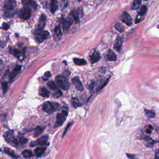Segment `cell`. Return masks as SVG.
Wrapping results in <instances>:
<instances>
[{
	"label": "cell",
	"instance_id": "31",
	"mask_svg": "<svg viewBox=\"0 0 159 159\" xmlns=\"http://www.w3.org/2000/svg\"><path fill=\"white\" fill-rule=\"evenodd\" d=\"M145 112L146 115V116H147L148 118H153L155 116V113L153 111H151V110L145 109Z\"/></svg>",
	"mask_w": 159,
	"mask_h": 159
},
{
	"label": "cell",
	"instance_id": "16",
	"mask_svg": "<svg viewBox=\"0 0 159 159\" xmlns=\"http://www.w3.org/2000/svg\"><path fill=\"white\" fill-rule=\"evenodd\" d=\"M73 22V19L71 17H68L63 22V30L66 32L69 29L70 27Z\"/></svg>",
	"mask_w": 159,
	"mask_h": 159
},
{
	"label": "cell",
	"instance_id": "36",
	"mask_svg": "<svg viewBox=\"0 0 159 159\" xmlns=\"http://www.w3.org/2000/svg\"><path fill=\"white\" fill-rule=\"evenodd\" d=\"M28 141V140L27 138H24V137H22L19 138V141H18V143H20L21 144H25V143H26Z\"/></svg>",
	"mask_w": 159,
	"mask_h": 159
},
{
	"label": "cell",
	"instance_id": "12",
	"mask_svg": "<svg viewBox=\"0 0 159 159\" xmlns=\"http://www.w3.org/2000/svg\"><path fill=\"white\" fill-rule=\"evenodd\" d=\"M147 11V7L146 5L142 6L141 10L138 14L137 16L136 17L135 20V23H138L142 21L143 19V16L146 14Z\"/></svg>",
	"mask_w": 159,
	"mask_h": 159
},
{
	"label": "cell",
	"instance_id": "27",
	"mask_svg": "<svg viewBox=\"0 0 159 159\" xmlns=\"http://www.w3.org/2000/svg\"><path fill=\"white\" fill-rule=\"evenodd\" d=\"M4 151L7 154H8V155L11 156L13 158H15V159L17 158V156H16V155L14 153V152L11 150V149L8 148V147H5V148H4Z\"/></svg>",
	"mask_w": 159,
	"mask_h": 159
},
{
	"label": "cell",
	"instance_id": "25",
	"mask_svg": "<svg viewBox=\"0 0 159 159\" xmlns=\"http://www.w3.org/2000/svg\"><path fill=\"white\" fill-rule=\"evenodd\" d=\"M142 2L141 1H134L133 2L131 6V9L132 10H137L139 9L142 5Z\"/></svg>",
	"mask_w": 159,
	"mask_h": 159
},
{
	"label": "cell",
	"instance_id": "2",
	"mask_svg": "<svg viewBox=\"0 0 159 159\" xmlns=\"http://www.w3.org/2000/svg\"><path fill=\"white\" fill-rule=\"evenodd\" d=\"M56 81L57 86L65 91H68L70 88L68 80L64 76L57 75L56 77Z\"/></svg>",
	"mask_w": 159,
	"mask_h": 159
},
{
	"label": "cell",
	"instance_id": "11",
	"mask_svg": "<svg viewBox=\"0 0 159 159\" xmlns=\"http://www.w3.org/2000/svg\"><path fill=\"white\" fill-rule=\"evenodd\" d=\"M22 66L20 65H16L14 69L13 70L9 76V82H12V81L15 79V77H16L18 74L19 73L22 69Z\"/></svg>",
	"mask_w": 159,
	"mask_h": 159
},
{
	"label": "cell",
	"instance_id": "20",
	"mask_svg": "<svg viewBox=\"0 0 159 159\" xmlns=\"http://www.w3.org/2000/svg\"><path fill=\"white\" fill-rule=\"evenodd\" d=\"M46 148L45 147H40L36 148L35 150V155L37 157H40L44 154Z\"/></svg>",
	"mask_w": 159,
	"mask_h": 159
},
{
	"label": "cell",
	"instance_id": "34",
	"mask_svg": "<svg viewBox=\"0 0 159 159\" xmlns=\"http://www.w3.org/2000/svg\"><path fill=\"white\" fill-rule=\"evenodd\" d=\"M2 89L3 90L4 94H5L8 90V83L7 82L4 81L2 83Z\"/></svg>",
	"mask_w": 159,
	"mask_h": 159
},
{
	"label": "cell",
	"instance_id": "33",
	"mask_svg": "<svg viewBox=\"0 0 159 159\" xmlns=\"http://www.w3.org/2000/svg\"><path fill=\"white\" fill-rule=\"evenodd\" d=\"M23 154L25 158H29L32 156V153L30 150H25L23 151Z\"/></svg>",
	"mask_w": 159,
	"mask_h": 159
},
{
	"label": "cell",
	"instance_id": "26",
	"mask_svg": "<svg viewBox=\"0 0 159 159\" xmlns=\"http://www.w3.org/2000/svg\"><path fill=\"white\" fill-rule=\"evenodd\" d=\"M44 129V127H42L40 126L36 127L35 129V131H34V137H36L39 135H40L43 132Z\"/></svg>",
	"mask_w": 159,
	"mask_h": 159
},
{
	"label": "cell",
	"instance_id": "21",
	"mask_svg": "<svg viewBox=\"0 0 159 159\" xmlns=\"http://www.w3.org/2000/svg\"><path fill=\"white\" fill-rule=\"evenodd\" d=\"M71 15L76 23H80V14L77 10H74L71 13Z\"/></svg>",
	"mask_w": 159,
	"mask_h": 159
},
{
	"label": "cell",
	"instance_id": "40",
	"mask_svg": "<svg viewBox=\"0 0 159 159\" xmlns=\"http://www.w3.org/2000/svg\"><path fill=\"white\" fill-rule=\"evenodd\" d=\"M72 123H71L68 124V125H67V126L66 127V128H65V131H64V133H63V137H64V136L65 135V134L67 132V130H68V128H69L70 127H71V125H72Z\"/></svg>",
	"mask_w": 159,
	"mask_h": 159
},
{
	"label": "cell",
	"instance_id": "14",
	"mask_svg": "<svg viewBox=\"0 0 159 159\" xmlns=\"http://www.w3.org/2000/svg\"><path fill=\"white\" fill-rule=\"evenodd\" d=\"M16 6V2L15 1L7 0L4 2V8L6 10L14 9Z\"/></svg>",
	"mask_w": 159,
	"mask_h": 159
},
{
	"label": "cell",
	"instance_id": "35",
	"mask_svg": "<svg viewBox=\"0 0 159 159\" xmlns=\"http://www.w3.org/2000/svg\"><path fill=\"white\" fill-rule=\"evenodd\" d=\"M73 105L75 107H77L81 106V104L80 103V100L77 98H73Z\"/></svg>",
	"mask_w": 159,
	"mask_h": 159
},
{
	"label": "cell",
	"instance_id": "24",
	"mask_svg": "<svg viewBox=\"0 0 159 159\" xmlns=\"http://www.w3.org/2000/svg\"><path fill=\"white\" fill-rule=\"evenodd\" d=\"M40 95L45 97H49L50 96V92L44 87H42L40 90Z\"/></svg>",
	"mask_w": 159,
	"mask_h": 159
},
{
	"label": "cell",
	"instance_id": "15",
	"mask_svg": "<svg viewBox=\"0 0 159 159\" xmlns=\"http://www.w3.org/2000/svg\"><path fill=\"white\" fill-rule=\"evenodd\" d=\"M90 57L92 65L99 61L101 59L100 54L96 50H95L91 54V55L90 56Z\"/></svg>",
	"mask_w": 159,
	"mask_h": 159
},
{
	"label": "cell",
	"instance_id": "17",
	"mask_svg": "<svg viewBox=\"0 0 159 159\" xmlns=\"http://www.w3.org/2000/svg\"><path fill=\"white\" fill-rule=\"evenodd\" d=\"M62 35V30L61 26L60 25H57L56 26L54 30V37L56 41L59 40L61 38Z\"/></svg>",
	"mask_w": 159,
	"mask_h": 159
},
{
	"label": "cell",
	"instance_id": "9",
	"mask_svg": "<svg viewBox=\"0 0 159 159\" xmlns=\"http://www.w3.org/2000/svg\"><path fill=\"white\" fill-rule=\"evenodd\" d=\"M121 20L128 26H130L133 24L132 18L127 12L124 11L121 16Z\"/></svg>",
	"mask_w": 159,
	"mask_h": 159
},
{
	"label": "cell",
	"instance_id": "32",
	"mask_svg": "<svg viewBox=\"0 0 159 159\" xmlns=\"http://www.w3.org/2000/svg\"><path fill=\"white\" fill-rule=\"evenodd\" d=\"M24 5H31L34 8H36L37 7V5L36 3L33 1H24L22 2Z\"/></svg>",
	"mask_w": 159,
	"mask_h": 159
},
{
	"label": "cell",
	"instance_id": "30",
	"mask_svg": "<svg viewBox=\"0 0 159 159\" xmlns=\"http://www.w3.org/2000/svg\"><path fill=\"white\" fill-rule=\"evenodd\" d=\"M114 28L115 29L118 31L119 32L122 33L124 32V27L122 24H120L119 23L115 24Z\"/></svg>",
	"mask_w": 159,
	"mask_h": 159
},
{
	"label": "cell",
	"instance_id": "18",
	"mask_svg": "<svg viewBox=\"0 0 159 159\" xmlns=\"http://www.w3.org/2000/svg\"><path fill=\"white\" fill-rule=\"evenodd\" d=\"M105 59L109 61H113L116 60L117 56L112 50H109L105 56Z\"/></svg>",
	"mask_w": 159,
	"mask_h": 159
},
{
	"label": "cell",
	"instance_id": "10",
	"mask_svg": "<svg viewBox=\"0 0 159 159\" xmlns=\"http://www.w3.org/2000/svg\"><path fill=\"white\" fill-rule=\"evenodd\" d=\"M72 82L77 91H82L84 90V87L78 77H73L72 80Z\"/></svg>",
	"mask_w": 159,
	"mask_h": 159
},
{
	"label": "cell",
	"instance_id": "41",
	"mask_svg": "<svg viewBox=\"0 0 159 159\" xmlns=\"http://www.w3.org/2000/svg\"><path fill=\"white\" fill-rule=\"evenodd\" d=\"M44 75L45 77H51V76L50 71H46V72L44 73Z\"/></svg>",
	"mask_w": 159,
	"mask_h": 159
},
{
	"label": "cell",
	"instance_id": "19",
	"mask_svg": "<svg viewBox=\"0 0 159 159\" xmlns=\"http://www.w3.org/2000/svg\"><path fill=\"white\" fill-rule=\"evenodd\" d=\"M46 20V16L44 14L41 15L40 20L39 22L38 29L39 30H42L44 28V26L46 24L45 21Z\"/></svg>",
	"mask_w": 159,
	"mask_h": 159
},
{
	"label": "cell",
	"instance_id": "42",
	"mask_svg": "<svg viewBox=\"0 0 159 159\" xmlns=\"http://www.w3.org/2000/svg\"><path fill=\"white\" fill-rule=\"evenodd\" d=\"M155 159H159V149H157V150L155 151Z\"/></svg>",
	"mask_w": 159,
	"mask_h": 159
},
{
	"label": "cell",
	"instance_id": "4",
	"mask_svg": "<svg viewBox=\"0 0 159 159\" xmlns=\"http://www.w3.org/2000/svg\"><path fill=\"white\" fill-rule=\"evenodd\" d=\"M50 35V33L48 31L38 30L35 32V36L36 41L39 43H41L48 38Z\"/></svg>",
	"mask_w": 159,
	"mask_h": 159
},
{
	"label": "cell",
	"instance_id": "29",
	"mask_svg": "<svg viewBox=\"0 0 159 159\" xmlns=\"http://www.w3.org/2000/svg\"><path fill=\"white\" fill-rule=\"evenodd\" d=\"M47 86L52 91H57L58 89L56 86V84L53 81H50L47 83Z\"/></svg>",
	"mask_w": 159,
	"mask_h": 159
},
{
	"label": "cell",
	"instance_id": "44",
	"mask_svg": "<svg viewBox=\"0 0 159 159\" xmlns=\"http://www.w3.org/2000/svg\"><path fill=\"white\" fill-rule=\"evenodd\" d=\"M5 44L4 43H2L1 40H0V47H4V46H5Z\"/></svg>",
	"mask_w": 159,
	"mask_h": 159
},
{
	"label": "cell",
	"instance_id": "28",
	"mask_svg": "<svg viewBox=\"0 0 159 159\" xmlns=\"http://www.w3.org/2000/svg\"><path fill=\"white\" fill-rule=\"evenodd\" d=\"M15 14V11L14 9L10 10H6L4 15L6 17H12Z\"/></svg>",
	"mask_w": 159,
	"mask_h": 159
},
{
	"label": "cell",
	"instance_id": "13",
	"mask_svg": "<svg viewBox=\"0 0 159 159\" xmlns=\"http://www.w3.org/2000/svg\"><path fill=\"white\" fill-rule=\"evenodd\" d=\"M124 39L123 36L121 35H118L116 40L115 44L114 45V48L117 51H120L122 47V44L124 42Z\"/></svg>",
	"mask_w": 159,
	"mask_h": 159
},
{
	"label": "cell",
	"instance_id": "38",
	"mask_svg": "<svg viewBox=\"0 0 159 159\" xmlns=\"http://www.w3.org/2000/svg\"><path fill=\"white\" fill-rule=\"evenodd\" d=\"M9 25L6 23H3L2 25V28L3 30H8L9 28Z\"/></svg>",
	"mask_w": 159,
	"mask_h": 159
},
{
	"label": "cell",
	"instance_id": "45",
	"mask_svg": "<svg viewBox=\"0 0 159 159\" xmlns=\"http://www.w3.org/2000/svg\"><path fill=\"white\" fill-rule=\"evenodd\" d=\"M151 131H152V130L150 128H149L146 130L147 133H151Z\"/></svg>",
	"mask_w": 159,
	"mask_h": 159
},
{
	"label": "cell",
	"instance_id": "1",
	"mask_svg": "<svg viewBox=\"0 0 159 159\" xmlns=\"http://www.w3.org/2000/svg\"><path fill=\"white\" fill-rule=\"evenodd\" d=\"M59 106V104L56 102L46 101L43 105V109L48 114H51L57 110Z\"/></svg>",
	"mask_w": 159,
	"mask_h": 159
},
{
	"label": "cell",
	"instance_id": "7",
	"mask_svg": "<svg viewBox=\"0 0 159 159\" xmlns=\"http://www.w3.org/2000/svg\"><path fill=\"white\" fill-rule=\"evenodd\" d=\"M4 137L7 142L9 143H12L15 144V146H17L19 144L17 140L15 138L14 132L12 131L6 132L4 134Z\"/></svg>",
	"mask_w": 159,
	"mask_h": 159
},
{
	"label": "cell",
	"instance_id": "5",
	"mask_svg": "<svg viewBox=\"0 0 159 159\" xmlns=\"http://www.w3.org/2000/svg\"><path fill=\"white\" fill-rule=\"evenodd\" d=\"M48 140L49 137L47 135L43 136L35 141L31 142L30 146L31 147L37 146H46L48 145Z\"/></svg>",
	"mask_w": 159,
	"mask_h": 159
},
{
	"label": "cell",
	"instance_id": "43",
	"mask_svg": "<svg viewBox=\"0 0 159 159\" xmlns=\"http://www.w3.org/2000/svg\"><path fill=\"white\" fill-rule=\"evenodd\" d=\"M3 62L2 60L0 59V73H1V71L3 70Z\"/></svg>",
	"mask_w": 159,
	"mask_h": 159
},
{
	"label": "cell",
	"instance_id": "23",
	"mask_svg": "<svg viewBox=\"0 0 159 159\" xmlns=\"http://www.w3.org/2000/svg\"><path fill=\"white\" fill-rule=\"evenodd\" d=\"M58 9V3L56 1H52L50 3V11L51 13H54Z\"/></svg>",
	"mask_w": 159,
	"mask_h": 159
},
{
	"label": "cell",
	"instance_id": "3",
	"mask_svg": "<svg viewBox=\"0 0 159 159\" xmlns=\"http://www.w3.org/2000/svg\"><path fill=\"white\" fill-rule=\"evenodd\" d=\"M68 114V111L67 110H62L61 112H59L56 115V123L54 125V127H58L61 126L65 123V121H66Z\"/></svg>",
	"mask_w": 159,
	"mask_h": 159
},
{
	"label": "cell",
	"instance_id": "8",
	"mask_svg": "<svg viewBox=\"0 0 159 159\" xmlns=\"http://www.w3.org/2000/svg\"><path fill=\"white\" fill-rule=\"evenodd\" d=\"M25 50L21 51L18 49H14L11 48H9V52L13 56L17 57L18 59H23L25 55Z\"/></svg>",
	"mask_w": 159,
	"mask_h": 159
},
{
	"label": "cell",
	"instance_id": "37",
	"mask_svg": "<svg viewBox=\"0 0 159 159\" xmlns=\"http://www.w3.org/2000/svg\"><path fill=\"white\" fill-rule=\"evenodd\" d=\"M62 95V92L59 90H57L56 92L54 93V96L55 97H59Z\"/></svg>",
	"mask_w": 159,
	"mask_h": 159
},
{
	"label": "cell",
	"instance_id": "39",
	"mask_svg": "<svg viewBox=\"0 0 159 159\" xmlns=\"http://www.w3.org/2000/svg\"><path fill=\"white\" fill-rule=\"evenodd\" d=\"M127 156L129 159H137V157L135 155L131 154H127Z\"/></svg>",
	"mask_w": 159,
	"mask_h": 159
},
{
	"label": "cell",
	"instance_id": "22",
	"mask_svg": "<svg viewBox=\"0 0 159 159\" xmlns=\"http://www.w3.org/2000/svg\"><path fill=\"white\" fill-rule=\"evenodd\" d=\"M74 64L77 65H85L87 64V62L85 59H80L78 58H74L73 59Z\"/></svg>",
	"mask_w": 159,
	"mask_h": 159
},
{
	"label": "cell",
	"instance_id": "6",
	"mask_svg": "<svg viewBox=\"0 0 159 159\" xmlns=\"http://www.w3.org/2000/svg\"><path fill=\"white\" fill-rule=\"evenodd\" d=\"M31 15V10L29 7H24L18 13V16L24 20L29 19Z\"/></svg>",
	"mask_w": 159,
	"mask_h": 159
}]
</instances>
